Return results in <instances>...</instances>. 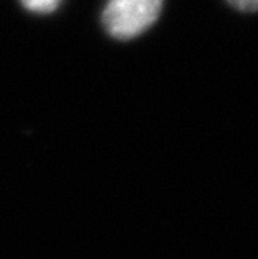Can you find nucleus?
<instances>
[{
	"instance_id": "1",
	"label": "nucleus",
	"mask_w": 258,
	"mask_h": 259,
	"mask_svg": "<svg viewBox=\"0 0 258 259\" xmlns=\"http://www.w3.org/2000/svg\"><path fill=\"white\" fill-rule=\"evenodd\" d=\"M163 0H109L102 12V25L119 40L138 37L155 24Z\"/></svg>"
},
{
	"instance_id": "3",
	"label": "nucleus",
	"mask_w": 258,
	"mask_h": 259,
	"mask_svg": "<svg viewBox=\"0 0 258 259\" xmlns=\"http://www.w3.org/2000/svg\"><path fill=\"white\" fill-rule=\"evenodd\" d=\"M235 9L243 10V12H255L258 10V0H228Z\"/></svg>"
},
{
	"instance_id": "2",
	"label": "nucleus",
	"mask_w": 258,
	"mask_h": 259,
	"mask_svg": "<svg viewBox=\"0 0 258 259\" xmlns=\"http://www.w3.org/2000/svg\"><path fill=\"white\" fill-rule=\"evenodd\" d=\"M20 2L27 10H30V12L49 14L57 9L60 0H20Z\"/></svg>"
}]
</instances>
